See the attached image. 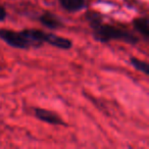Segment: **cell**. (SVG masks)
Listing matches in <instances>:
<instances>
[{
	"instance_id": "cell-7",
	"label": "cell",
	"mask_w": 149,
	"mask_h": 149,
	"mask_svg": "<svg viewBox=\"0 0 149 149\" xmlns=\"http://www.w3.org/2000/svg\"><path fill=\"white\" fill-rule=\"evenodd\" d=\"M133 29L141 35V37L148 42L149 39V19L147 17H139L132 21Z\"/></svg>"
},
{
	"instance_id": "cell-3",
	"label": "cell",
	"mask_w": 149,
	"mask_h": 149,
	"mask_svg": "<svg viewBox=\"0 0 149 149\" xmlns=\"http://www.w3.org/2000/svg\"><path fill=\"white\" fill-rule=\"evenodd\" d=\"M34 116L40 122L46 123L48 125L68 127V124L60 118V116H58L57 113H55L52 110L45 109V108L41 107H35L34 108Z\"/></svg>"
},
{
	"instance_id": "cell-9",
	"label": "cell",
	"mask_w": 149,
	"mask_h": 149,
	"mask_svg": "<svg viewBox=\"0 0 149 149\" xmlns=\"http://www.w3.org/2000/svg\"><path fill=\"white\" fill-rule=\"evenodd\" d=\"M6 17H7V11H6V9H5L4 6L0 5V23L4 22L5 19H6Z\"/></svg>"
},
{
	"instance_id": "cell-6",
	"label": "cell",
	"mask_w": 149,
	"mask_h": 149,
	"mask_svg": "<svg viewBox=\"0 0 149 149\" xmlns=\"http://www.w3.org/2000/svg\"><path fill=\"white\" fill-rule=\"evenodd\" d=\"M62 9L70 13H76L87 8V0H57Z\"/></svg>"
},
{
	"instance_id": "cell-4",
	"label": "cell",
	"mask_w": 149,
	"mask_h": 149,
	"mask_svg": "<svg viewBox=\"0 0 149 149\" xmlns=\"http://www.w3.org/2000/svg\"><path fill=\"white\" fill-rule=\"evenodd\" d=\"M37 19L43 27L47 28V29H49V30H52V31L63 29V28L65 27V24L62 21L61 17L48 10L43 11V13L38 17Z\"/></svg>"
},
{
	"instance_id": "cell-8",
	"label": "cell",
	"mask_w": 149,
	"mask_h": 149,
	"mask_svg": "<svg viewBox=\"0 0 149 149\" xmlns=\"http://www.w3.org/2000/svg\"><path fill=\"white\" fill-rule=\"evenodd\" d=\"M129 63H130L136 70L143 72L145 76H149V65L146 61L139 59L136 56H130V58H129Z\"/></svg>"
},
{
	"instance_id": "cell-2",
	"label": "cell",
	"mask_w": 149,
	"mask_h": 149,
	"mask_svg": "<svg viewBox=\"0 0 149 149\" xmlns=\"http://www.w3.org/2000/svg\"><path fill=\"white\" fill-rule=\"evenodd\" d=\"M0 40L6 45L15 49L30 50L33 49V45L22 31H15L10 29H0Z\"/></svg>"
},
{
	"instance_id": "cell-1",
	"label": "cell",
	"mask_w": 149,
	"mask_h": 149,
	"mask_svg": "<svg viewBox=\"0 0 149 149\" xmlns=\"http://www.w3.org/2000/svg\"><path fill=\"white\" fill-rule=\"evenodd\" d=\"M89 28L92 31L93 39L99 43L106 44L111 41H122L130 45H137L140 41L138 36L133 32L111 24L104 23V19Z\"/></svg>"
},
{
	"instance_id": "cell-5",
	"label": "cell",
	"mask_w": 149,
	"mask_h": 149,
	"mask_svg": "<svg viewBox=\"0 0 149 149\" xmlns=\"http://www.w3.org/2000/svg\"><path fill=\"white\" fill-rule=\"evenodd\" d=\"M46 44L61 50H70L74 46V42L65 37H61L53 33H47Z\"/></svg>"
}]
</instances>
